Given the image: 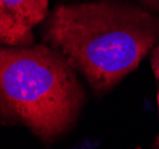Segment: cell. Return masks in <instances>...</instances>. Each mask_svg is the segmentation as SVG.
I'll return each instance as SVG.
<instances>
[{"mask_svg":"<svg viewBox=\"0 0 159 149\" xmlns=\"http://www.w3.org/2000/svg\"><path fill=\"white\" fill-rule=\"evenodd\" d=\"M44 40L98 92L134 71L159 42V18L132 5L99 1L53 8Z\"/></svg>","mask_w":159,"mask_h":149,"instance_id":"1","label":"cell"},{"mask_svg":"<svg viewBox=\"0 0 159 149\" xmlns=\"http://www.w3.org/2000/svg\"><path fill=\"white\" fill-rule=\"evenodd\" d=\"M0 90L4 122L24 124L45 142L73 125L84 99L68 59L43 44L1 49Z\"/></svg>","mask_w":159,"mask_h":149,"instance_id":"2","label":"cell"},{"mask_svg":"<svg viewBox=\"0 0 159 149\" xmlns=\"http://www.w3.org/2000/svg\"><path fill=\"white\" fill-rule=\"evenodd\" d=\"M49 0H0V38L7 46L32 43V27L45 19Z\"/></svg>","mask_w":159,"mask_h":149,"instance_id":"3","label":"cell"},{"mask_svg":"<svg viewBox=\"0 0 159 149\" xmlns=\"http://www.w3.org/2000/svg\"><path fill=\"white\" fill-rule=\"evenodd\" d=\"M151 66L154 77L159 79V45L154 46L151 52Z\"/></svg>","mask_w":159,"mask_h":149,"instance_id":"4","label":"cell"},{"mask_svg":"<svg viewBox=\"0 0 159 149\" xmlns=\"http://www.w3.org/2000/svg\"><path fill=\"white\" fill-rule=\"evenodd\" d=\"M141 2L152 11H159V0H141Z\"/></svg>","mask_w":159,"mask_h":149,"instance_id":"5","label":"cell"},{"mask_svg":"<svg viewBox=\"0 0 159 149\" xmlns=\"http://www.w3.org/2000/svg\"><path fill=\"white\" fill-rule=\"evenodd\" d=\"M157 101H158V111H159V90H158V96H157ZM154 149H159V133H158V136L156 138L154 141V146H153Z\"/></svg>","mask_w":159,"mask_h":149,"instance_id":"6","label":"cell"}]
</instances>
